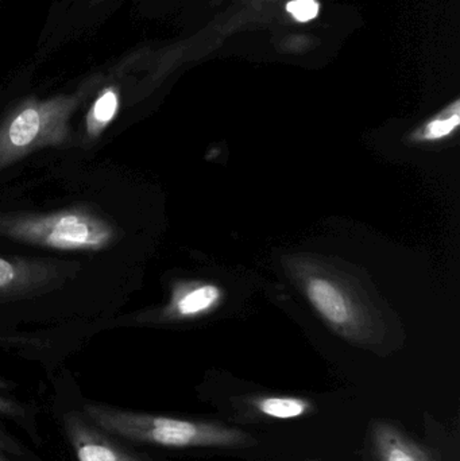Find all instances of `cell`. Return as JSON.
<instances>
[{
  "label": "cell",
  "instance_id": "6da1fadb",
  "mask_svg": "<svg viewBox=\"0 0 460 461\" xmlns=\"http://www.w3.org/2000/svg\"><path fill=\"white\" fill-rule=\"evenodd\" d=\"M86 413L103 429L140 443L172 448H238L256 443L243 430L215 422L124 413L100 406H89Z\"/></svg>",
  "mask_w": 460,
  "mask_h": 461
},
{
  "label": "cell",
  "instance_id": "7a4b0ae2",
  "mask_svg": "<svg viewBox=\"0 0 460 461\" xmlns=\"http://www.w3.org/2000/svg\"><path fill=\"white\" fill-rule=\"evenodd\" d=\"M0 236L59 251H102L116 239L110 221L88 208L0 216Z\"/></svg>",
  "mask_w": 460,
  "mask_h": 461
},
{
  "label": "cell",
  "instance_id": "3957f363",
  "mask_svg": "<svg viewBox=\"0 0 460 461\" xmlns=\"http://www.w3.org/2000/svg\"><path fill=\"white\" fill-rule=\"evenodd\" d=\"M89 89L46 100L27 99L16 105L0 123V170L40 149L67 145L70 116Z\"/></svg>",
  "mask_w": 460,
  "mask_h": 461
},
{
  "label": "cell",
  "instance_id": "277c9868",
  "mask_svg": "<svg viewBox=\"0 0 460 461\" xmlns=\"http://www.w3.org/2000/svg\"><path fill=\"white\" fill-rule=\"evenodd\" d=\"M69 266L53 260L0 257V301L32 297L68 278Z\"/></svg>",
  "mask_w": 460,
  "mask_h": 461
},
{
  "label": "cell",
  "instance_id": "5b68a950",
  "mask_svg": "<svg viewBox=\"0 0 460 461\" xmlns=\"http://www.w3.org/2000/svg\"><path fill=\"white\" fill-rule=\"evenodd\" d=\"M373 446L377 461H434L426 449L386 422H375Z\"/></svg>",
  "mask_w": 460,
  "mask_h": 461
},
{
  "label": "cell",
  "instance_id": "8992f818",
  "mask_svg": "<svg viewBox=\"0 0 460 461\" xmlns=\"http://www.w3.org/2000/svg\"><path fill=\"white\" fill-rule=\"evenodd\" d=\"M308 297L321 316L337 327L347 325L353 319V309L345 293L324 278H312L307 285Z\"/></svg>",
  "mask_w": 460,
  "mask_h": 461
},
{
  "label": "cell",
  "instance_id": "52a82bcc",
  "mask_svg": "<svg viewBox=\"0 0 460 461\" xmlns=\"http://www.w3.org/2000/svg\"><path fill=\"white\" fill-rule=\"evenodd\" d=\"M251 413L265 419L296 420L310 416L316 411L312 401L289 395H261L254 397L246 403Z\"/></svg>",
  "mask_w": 460,
  "mask_h": 461
},
{
  "label": "cell",
  "instance_id": "ba28073f",
  "mask_svg": "<svg viewBox=\"0 0 460 461\" xmlns=\"http://www.w3.org/2000/svg\"><path fill=\"white\" fill-rule=\"evenodd\" d=\"M121 96L116 86H105L92 103L86 118V137L95 140L103 134L118 115Z\"/></svg>",
  "mask_w": 460,
  "mask_h": 461
},
{
  "label": "cell",
  "instance_id": "9c48e42d",
  "mask_svg": "<svg viewBox=\"0 0 460 461\" xmlns=\"http://www.w3.org/2000/svg\"><path fill=\"white\" fill-rule=\"evenodd\" d=\"M460 124V103L455 100L443 113L435 116L419 132V138L426 140H442L453 134Z\"/></svg>",
  "mask_w": 460,
  "mask_h": 461
},
{
  "label": "cell",
  "instance_id": "30bf717a",
  "mask_svg": "<svg viewBox=\"0 0 460 461\" xmlns=\"http://www.w3.org/2000/svg\"><path fill=\"white\" fill-rule=\"evenodd\" d=\"M76 455L78 461H137L129 455L116 451L113 447L92 438H77L75 435Z\"/></svg>",
  "mask_w": 460,
  "mask_h": 461
},
{
  "label": "cell",
  "instance_id": "8fae6325",
  "mask_svg": "<svg viewBox=\"0 0 460 461\" xmlns=\"http://www.w3.org/2000/svg\"><path fill=\"white\" fill-rule=\"evenodd\" d=\"M219 295H221V292L218 287L205 285V286L197 287V289L186 293L177 301L176 309L181 316H194V314L211 308L218 301Z\"/></svg>",
  "mask_w": 460,
  "mask_h": 461
},
{
  "label": "cell",
  "instance_id": "7c38bea8",
  "mask_svg": "<svg viewBox=\"0 0 460 461\" xmlns=\"http://www.w3.org/2000/svg\"><path fill=\"white\" fill-rule=\"evenodd\" d=\"M285 8L286 13L294 21L305 23L318 18L320 13V3L319 0H286Z\"/></svg>",
  "mask_w": 460,
  "mask_h": 461
},
{
  "label": "cell",
  "instance_id": "4fadbf2b",
  "mask_svg": "<svg viewBox=\"0 0 460 461\" xmlns=\"http://www.w3.org/2000/svg\"><path fill=\"white\" fill-rule=\"evenodd\" d=\"M254 5H275V3H281L283 0H250Z\"/></svg>",
  "mask_w": 460,
  "mask_h": 461
},
{
  "label": "cell",
  "instance_id": "5bb4252c",
  "mask_svg": "<svg viewBox=\"0 0 460 461\" xmlns=\"http://www.w3.org/2000/svg\"><path fill=\"white\" fill-rule=\"evenodd\" d=\"M0 461H5V460H3L2 457H0Z\"/></svg>",
  "mask_w": 460,
  "mask_h": 461
}]
</instances>
